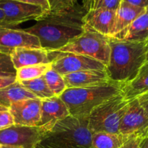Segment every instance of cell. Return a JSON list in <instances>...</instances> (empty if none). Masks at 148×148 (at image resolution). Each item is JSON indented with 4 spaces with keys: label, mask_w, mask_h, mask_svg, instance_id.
<instances>
[{
    "label": "cell",
    "mask_w": 148,
    "mask_h": 148,
    "mask_svg": "<svg viewBox=\"0 0 148 148\" xmlns=\"http://www.w3.org/2000/svg\"><path fill=\"white\" fill-rule=\"evenodd\" d=\"M86 12L79 3L69 10L47 13L23 30L36 36L41 49L58 51L84 33L83 18Z\"/></svg>",
    "instance_id": "cell-1"
},
{
    "label": "cell",
    "mask_w": 148,
    "mask_h": 148,
    "mask_svg": "<svg viewBox=\"0 0 148 148\" xmlns=\"http://www.w3.org/2000/svg\"><path fill=\"white\" fill-rule=\"evenodd\" d=\"M110 56L106 71L111 81L126 84L146 62V43L108 38Z\"/></svg>",
    "instance_id": "cell-2"
},
{
    "label": "cell",
    "mask_w": 148,
    "mask_h": 148,
    "mask_svg": "<svg viewBox=\"0 0 148 148\" xmlns=\"http://www.w3.org/2000/svg\"><path fill=\"white\" fill-rule=\"evenodd\" d=\"M92 136L88 116L69 115L46 132L39 145L43 148H89Z\"/></svg>",
    "instance_id": "cell-3"
},
{
    "label": "cell",
    "mask_w": 148,
    "mask_h": 148,
    "mask_svg": "<svg viewBox=\"0 0 148 148\" xmlns=\"http://www.w3.org/2000/svg\"><path fill=\"white\" fill-rule=\"evenodd\" d=\"M122 86L123 84L111 81L97 86L66 88L59 98L66 104L70 115L88 116L97 106L122 93Z\"/></svg>",
    "instance_id": "cell-4"
},
{
    "label": "cell",
    "mask_w": 148,
    "mask_h": 148,
    "mask_svg": "<svg viewBox=\"0 0 148 148\" xmlns=\"http://www.w3.org/2000/svg\"><path fill=\"white\" fill-rule=\"evenodd\" d=\"M122 93L110 98L94 108L88 116V127L93 134H120L119 125L128 107Z\"/></svg>",
    "instance_id": "cell-5"
},
{
    "label": "cell",
    "mask_w": 148,
    "mask_h": 148,
    "mask_svg": "<svg viewBox=\"0 0 148 148\" xmlns=\"http://www.w3.org/2000/svg\"><path fill=\"white\" fill-rule=\"evenodd\" d=\"M58 51L88 56L103 63L106 67L110 56L108 38L85 26L82 35L71 40Z\"/></svg>",
    "instance_id": "cell-6"
},
{
    "label": "cell",
    "mask_w": 148,
    "mask_h": 148,
    "mask_svg": "<svg viewBox=\"0 0 148 148\" xmlns=\"http://www.w3.org/2000/svg\"><path fill=\"white\" fill-rule=\"evenodd\" d=\"M51 69L61 75L90 69H106L101 62L82 55L48 51Z\"/></svg>",
    "instance_id": "cell-7"
},
{
    "label": "cell",
    "mask_w": 148,
    "mask_h": 148,
    "mask_svg": "<svg viewBox=\"0 0 148 148\" xmlns=\"http://www.w3.org/2000/svg\"><path fill=\"white\" fill-rule=\"evenodd\" d=\"M47 130L42 127L14 124L0 130V145L19 148H36Z\"/></svg>",
    "instance_id": "cell-8"
},
{
    "label": "cell",
    "mask_w": 148,
    "mask_h": 148,
    "mask_svg": "<svg viewBox=\"0 0 148 148\" xmlns=\"http://www.w3.org/2000/svg\"><path fill=\"white\" fill-rule=\"evenodd\" d=\"M0 8L4 14L1 26L12 27L29 20H38L47 14L38 6L16 0H0Z\"/></svg>",
    "instance_id": "cell-9"
},
{
    "label": "cell",
    "mask_w": 148,
    "mask_h": 148,
    "mask_svg": "<svg viewBox=\"0 0 148 148\" xmlns=\"http://www.w3.org/2000/svg\"><path fill=\"white\" fill-rule=\"evenodd\" d=\"M148 132V113L143 108L137 98L132 100L121 119L119 134L124 136L132 134L145 135Z\"/></svg>",
    "instance_id": "cell-10"
},
{
    "label": "cell",
    "mask_w": 148,
    "mask_h": 148,
    "mask_svg": "<svg viewBox=\"0 0 148 148\" xmlns=\"http://www.w3.org/2000/svg\"><path fill=\"white\" fill-rule=\"evenodd\" d=\"M16 48L41 49L38 38L23 30L0 26V52L10 55Z\"/></svg>",
    "instance_id": "cell-11"
},
{
    "label": "cell",
    "mask_w": 148,
    "mask_h": 148,
    "mask_svg": "<svg viewBox=\"0 0 148 148\" xmlns=\"http://www.w3.org/2000/svg\"><path fill=\"white\" fill-rule=\"evenodd\" d=\"M14 124L27 127H39L40 121L41 100L29 98L14 103L8 108Z\"/></svg>",
    "instance_id": "cell-12"
},
{
    "label": "cell",
    "mask_w": 148,
    "mask_h": 148,
    "mask_svg": "<svg viewBox=\"0 0 148 148\" xmlns=\"http://www.w3.org/2000/svg\"><path fill=\"white\" fill-rule=\"evenodd\" d=\"M66 88H79L104 85L111 82L106 69H90L62 75Z\"/></svg>",
    "instance_id": "cell-13"
},
{
    "label": "cell",
    "mask_w": 148,
    "mask_h": 148,
    "mask_svg": "<svg viewBox=\"0 0 148 148\" xmlns=\"http://www.w3.org/2000/svg\"><path fill=\"white\" fill-rule=\"evenodd\" d=\"M70 115L66 104L58 96L41 100L39 127L49 131L58 121Z\"/></svg>",
    "instance_id": "cell-14"
},
{
    "label": "cell",
    "mask_w": 148,
    "mask_h": 148,
    "mask_svg": "<svg viewBox=\"0 0 148 148\" xmlns=\"http://www.w3.org/2000/svg\"><path fill=\"white\" fill-rule=\"evenodd\" d=\"M116 10L96 9L88 10L84 16L85 26L110 38L112 35Z\"/></svg>",
    "instance_id": "cell-15"
},
{
    "label": "cell",
    "mask_w": 148,
    "mask_h": 148,
    "mask_svg": "<svg viewBox=\"0 0 148 148\" xmlns=\"http://www.w3.org/2000/svg\"><path fill=\"white\" fill-rule=\"evenodd\" d=\"M15 69L36 64H50L48 51L35 48H16L10 54Z\"/></svg>",
    "instance_id": "cell-16"
},
{
    "label": "cell",
    "mask_w": 148,
    "mask_h": 148,
    "mask_svg": "<svg viewBox=\"0 0 148 148\" xmlns=\"http://www.w3.org/2000/svg\"><path fill=\"white\" fill-rule=\"evenodd\" d=\"M114 38L133 42L145 43L148 40V7L128 27L121 31Z\"/></svg>",
    "instance_id": "cell-17"
},
{
    "label": "cell",
    "mask_w": 148,
    "mask_h": 148,
    "mask_svg": "<svg viewBox=\"0 0 148 148\" xmlns=\"http://www.w3.org/2000/svg\"><path fill=\"white\" fill-rule=\"evenodd\" d=\"M145 9L143 7H136L126 1H120L118 8L116 10L114 29L110 38L114 37L128 27L145 11Z\"/></svg>",
    "instance_id": "cell-18"
},
{
    "label": "cell",
    "mask_w": 148,
    "mask_h": 148,
    "mask_svg": "<svg viewBox=\"0 0 148 148\" xmlns=\"http://www.w3.org/2000/svg\"><path fill=\"white\" fill-rule=\"evenodd\" d=\"M148 92V62L141 66L134 79L122 86V94L130 101Z\"/></svg>",
    "instance_id": "cell-19"
},
{
    "label": "cell",
    "mask_w": 148,
    "mask_h": 148,
    "mask_svg": "<svg viewBox=\"0 0 148 148\" xmlns=\"http://www.w3.org/2000/svg\"><path fill=\"white\" fill-rule=\"evenodd\" d=\"M29 98H37L32 92L23 86L20 82L0 89V108L8 109L14 103Z\"/></svg>",
    "instance_id": "cell-20"
},
{
    "label": "cell",
    "mask_w": 148,
    "mask_h": 148,
    "mask_svg": "<svg viewBox=\"0 0 148 148\" xmlns=\"http://www.w3.org/2000/svg\"><path fill=\"white\" fill-rule=\"evenodd\" d=\"M128 136L95 133L89 148H119Z\"/></svg>",
    "instance_id": "cell-21"
},
{
    "label": "cell",
    "mask_w": 148,
    "mask_h": 148,
    "mask_svg": "<svg viewBox=\"0 0 148 148\" xmlns=\"http://www.w3.org/2000/svg\"><path fill=\"white\" fill-rule=\"evenodd\" d=\"M20 82L23 87L32 92L36 98L40 100L55 96L53 92L48 87L43 75L36 79Z\"/></svg>",
    "instance_id": "cell-22"
},
{
    "label": "cell",
    "mask_w": 148,
    "mask_h": 148,
    "mask_svg": "<svg viewBox=\"0 0 148 148\" xmlns=\"http://www.w3.org/2000/svg\"><path fill=\"white\" fill-rule=\"evenodd\" d=\"M51 67V63L20 67L16 69V81L23 82L40 77L44 75Z\"/></svg>",
    "instance_id": "cell-23"
},
{
    "label": "cell",
    "mask_w": 148,
    "mask_h": 148,
    "mask_svg": "<svg viewBox=\"0 0 148 148\" xmlns=\"http://www.w3.org/2000/svg\"><path fill=\"white\" fill-rule=\"evenodd\" d=\"M44 78L49 89L53 92L55 96L59 97L66 89L63 77L51 67L44 74Z\"/></svg>",
    "instance_id": "cell-24"
},
{
    "label": "cell",
    "mask_w": 148,
    "mask_h": 148,
    "mask_svg": "<svg viewBox=\"0 0 148 148\" xmlns=\"http://www.w3.org/2000/svg\"><path fill=\"white\" fill-rule=\"evenodd\" d=\"M121 0H82V5L86 11L96 9L116 10Z\"/></svg>",
    "instance_id": "cell-25"
},
{
    "label": "cell",
    "mask_w": 148,
    "mask_h": 148,
    "mask_svg": "<svg viewBox=\"0 0 148 148\" xmlns=\"http://www.w3.org/2000/svg\"><path fill=\"white\" fill-rule=\"evenodd\" d=\"M0 76L16 77V69L14 67L10 55L0 52Z\"/></svg>",
    "instance_id": "cell-26"
},
{
    "label": "cell",
    "mask_w": 148,
    "mask_h": 148,
    "mask_svg": "<svg viewBox=\"0 0 148 148\" xmlns=\"http://www.w3.org/2000/svg\"><path fill=\"white\" fill-rule=\"evenodd\" d=\"M50 12H58L69 10L79 4V0H48Z\"/></svg>",
    "instance_id": "cell-27"
},
{
    "label": "cell",
    "mask_w": 148,
    "mask_h": 148,
    "mask_svg": "<svg viewBox=\"0 0 148 148\" xmlns=\"http://www.w3.org/2000/svg\"><path fill=\"white\" fill-rule=\"evenodd\" d=\"M14 124V119L9 109L0 108V130L8 128Z\"/></svg>",
    "instance_id": "cell-28"
},
{
    "label": "cell",
    "mask_w": 148,
    "mask_h": 148,
    "mask_svg": "<svg viewBox=\"0 0 148 148\" xmlns=\"http://www.w3.org/2000/svg\"><path fill=\"white\" fill-rule=\"evenodd\" d=\"M143 136L138 134L128 136L119 148H140V143Z\"/></svg>",
    "instance_id": "cell-29"
},
{
    "label": "cell",
    "mask_w": 148,
    "mask_h": 148,
    "mask_svg": "<svg viewBox=\"0 0 148 148\" xmlns=\"http://www.w3.org/2000/svg\"><path fill=\"white\" fill-rule=\"evenodd\" d=\"M16 1L38 6V7H41L44 11L50 12V6H49L48 0H16Z\"/></svg>",
    "instance_id": "cell-30"
},
{
    "label": "cell",
    "mask_w": 148,
    "mask_h": 148,
    "mask_svg": "<svg viewBox=\"0 0 148 148\" xmlns=\"http://www.w3.org/2000/svg\"><path fill=\"white\" fill-rule=\"evenodd\" d=\"M16 81L15 77H1L0 76V89L4 88Z\"/></svg>",
    "instance_id": "cell-31"
},
{
    "label": "cell",
    "mask_w": 148,
    "mask_h": 148,
    "mask_svg": "<svg viewBox=\"0 0 148 148\" xmlns=\"http://www.w3.org/2000/svg\"><path fill=\"white\" fill-rule=\"evenodd\" d=\"M137 98L138 100L139 103H140V105L148 113V92L140 95Z\"/></svg>",
    "instance_id": "cell-32"
},
{
    "label": "cell",
    "mask_w": 148,
    "mask_h": 148,
    "mask_svg": "<svg viewBox=\"0 0 148 148\" xmlns=\"http://www.w3.org/2000/svg\"><path fill=\"white\" fill-rule=\"evenodd\" d=\"M121 1H126L136 7H143V8L148 7V0H121Z\"/></svg>",
    "instance_id": "cell-33"
},
{
    "label": "cell",
    "mask_w": 148,
    "mask_h": 148,
    "mask_svg": "<svg viewBox=\"0 0 148 148\" xmlns=\"http://www.w3.org/2000/svg\"><path fill=\"white\" fill-rule=\"evenodd\" d=\"M140 148H148V132L142 138Z\"/></svg>",
    "instance_id": "cell-34"
},
{
    "label": "cell",
    "mask_w": 148,
    "mask_h": 148,
    "mask_svg": "<svg viewBox=\"0 0 148 148\" xmlns=\"http://www.w3.org/2000/svg\"><path fill=\"white\" fill-rule=\"evenodd\" d=\"M4 14L3 11L1 10V9L0 8V26L2 25L3 24V22H4Z\"/></svg>",
    "instance_id": "cell-35"
},
{
    "label": "cell",
    "mask_w": 148,
    "mask_h": 148,
    "mask_svg": "<svg viewBox=\"0 0 148 148\" xmlns=\"http://www.w3.org/2000/svg\"><path fill=\"white\" fill-rule=\"evenodd\" d=\"M146 43V62H148V40Z\"/></svg>",
    "instance_id": "cell-36"
},
{
    "label": "cell",
    "mask_w": 148,
    "mask_h": 148,
    "mask_svg": "<svg viewBox=\"0 0 148 148\" xmlns=\"http://www.w3.org/2000/svg\"><path fill=\"white\" fill-rule=\"evenodd\" d=\"M0 148H19V147H11V146H6V145H0Z\"/></svg>",
    "instance_id": "cell-37"
},
{
    "label": "cell",
    "mask_w": 148,
    "mask_h": 148,
    "mask_svg": "<svg viewBox=\"0 0 148 148\" xmlns=\"http://www.w3.org/2000/svg\"><path fill=\"white\" fill-rule=\"evenodd\" d=\"M36 148H43V147H40V145H38V146H37V147H36Z\"/></svg>",
    "instance_id": "cell-38"
}]
</instances>
